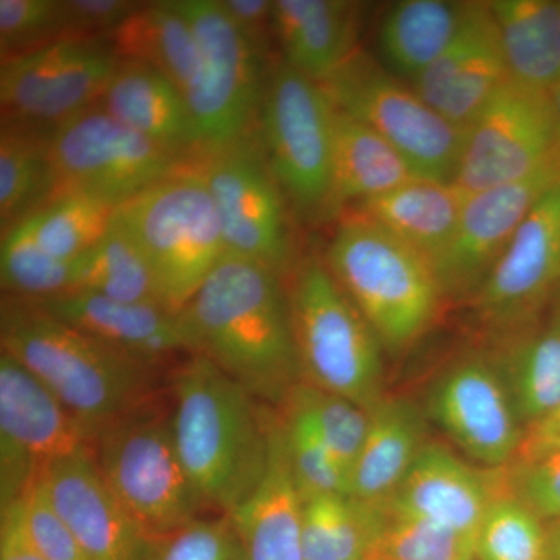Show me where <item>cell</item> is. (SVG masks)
I'll return each instance as SVG.
<instances>
[{"label":"cell","mask_w":560,"mask_h":560,"mask_svg":"<svg viewBox=\"0 0 560 560\" xmlns=\"http://www.w3.org/2000/svg\"><path fill=\"white\" fill-rule=\"evenodd\" d=\"M178 315L191 353L212 361L254 399L283 405L304 382L289 293L265 265L224 254Z\"/></svg>","instance_id":"obj_1"},{"label":"cell","mask_w":560,"mask_h":560,"mask_svg":"<svg viewBox=\"0 0 560 560\" xmlns=\"http://www.w3.org/2000/svg\"><path fill=\"white\" fill-rule=\"evenodd\" d=\"M172 433L202 508L231 515L264 478L270 416L200 353L168 371Z\"/></svg>","instance_id":"obj_2"},{"label":"cell","mask_w":560,"mask_h":560,"mask_svg":"<svg viewBox=\"0 0 560 560\" xmlns=\"http://www.w3.org/2000/svg\"><path fill=\"white\" fill-rule=\"evenodd\" d=\"M2 352L32 372L92 436L161 396L160 368L58 319L38 302L2 294Z\"/></svg>","instance_id":"obj_3"},{"label":"cell","mask_w":560,"mask_h":560,"mask_svg":"<svg viewBox=\"0 0 560 560\" xmlns=\"http://www.w3.org/2000/svg\"><path fill=\"white\" fill-rule=\"evenodd\" d=\"M324 261L389 352L411 348L436 320L445 294L433 264L372 221L342 220Z\"/></svg>","instance_id":"obj_4"},{"label":"cell","mask_w":560,"mask_h":560,"mask_svg":"<svg viewBox=\"0 0 560 560\" xmlns=\"http://www.w3.org/2000/svg\"><path fill=\"white\" fill-rule=\"evenodd\" d=\"M116 219L145 257L162 307L184 311L223 259V232L197 165L121 202Z\"/></svg>","instance_id":"obj_5"},{"label":"cell","mask_w":560,"mask_h":560,"mask_svg":"<svg viewBox=\"0 0 560 560\" xmlns=\"http://www.w3.org/2000/svg\"><path fill=\"white\" fill-rule=\"evenodd\" d=\"M289 300L302 381L372 410L383 399V346L324 259L301 261Z\"/></svg>","instance_id":"obj_6"},{"label":"cell","mask_w":560,"mask_h":560,"mask_svg":"<svg viewBox=\"0 0 560 560\" xmlns=\"http://www.w3.org/2000/svg\"><path fill=\"white\" fill-rule=\"evenodd\" d=\"M95 459L151 539L187 525L205 510L176 451L171 400L160 396L106 425L95 438Z\"/></svg>","instance_id":"obj_7"},{"label":"cell","mask_w":560,"mask_h":560,"mask_svg":"<svg viewBox=\"0 0 560 560\" xmlns=\"http://www.w3.org/2000/svg\"><path fill=\"white\" fill-rule=\"evenodd\" d=\"M335 106L318 81L285 62L272 70L259 110V143L285 200L311 223L330 220Z\"/></svg>","instance_id":"obj_8"},{"label":"cell","mask_w":560,"mask_h":560,"mask_svg":"<svg viewBox=\"0 0 560 560\" xmlns=\"http://www.w3.org/2000/svg\"><path fill=\"white\" fill-rule=\"evenodd\" d=\"M319 84L338 109L368 125L399 151L418 178L453 183L464 130L370 55L353 51Z\"/></svg>","instance_id":"obj_9"},{"label":"cell","mask_w":560,"mask_h":560,"mask_svg":"<svg viewBox=\"0 0 560 560\" xmlns=\"http://www.w3.org/2000/svg\"><path fill=\"white\" fill-rule=\"evenodd\" d=\"M49 151L55 197L84 191L117 205L194 165L121 124L101 103L51 128Z\"/></svg>","instance_id":"obj_10"},{"label":"cell","mask_w":560,"mask_h":560,"mask_svg":"<svg viewBox=\"0 0 560 560\" xmlns=\"http://www.w3.org/2000/svg\"><path fill=\"white\" fill-rule=\"evenodd\" d=\"M200 46L201 68L187 105L200 136L202 156L246 136L259 119L265 80L257 58L220 0H175Z\"/></svg>","instance_id":"obj_11"},{"label":"cell","mask_w":560,"mask_h":560,"mask_svg":"<svg viewBox=\"0 0 560 560\" xmlns=\"http://www.w3.org/2000/svg\"><path fill=\"white\" fill-rule=\"evenodd\" d=\"M195 165L215 202L226 254L265 265L282 278L294 257L289 213L259 140L246 136Z\"/></svg>","instance_id":"obj_12"},{"label":"cell","mask_w":560,"mask_h":560,"mask_svg":"<svg viewBox=\"0 0 560 560\" xmlns=\"http://www.w3.org/2000/svg\"><path fill=\"white\" fill-rule=\"evenodd\" d=\"M120 58L109 36H69L0 68L2 119L55 128L101 102Z\"/></svg>","instance_id":"obj_13"},{"label":"cell","mask_w":560,"mask_h":560,"mask_svg":"<svg viewBox=\"0 0 560 560\" xmlns=\"http://www.w3.org/2000/svg\"><path fill=\"white\" fill-rule=\"evenodd\" d=\"M95 453L94 436L31 371L0 353V504L21 500L54 460Z\"/></svg>","instance_id":"obj_14"},{"label":"cell","mask_w":560,"mask_h":560,"mask_svg":"<svg viewBox=\"0 0 560 560\" xmlns=\"http://www.w3.org/2000/svg\"><path fill=\"white\" fill-rule=\"evenodd\" d=\"M555 154L551 94L510 80L464 131L453 184L469 197L525 178Z\"/></svg>","instance_id":"obj_15"},{"label":"cell","mask_w":560,"mask_h":560,"mask_svg":"<svg viewBox=\"0 0 560 560\" xmlns=\"http://www.w3.org/2000/svg\"><path fill=\"white\" fill-rule=\"evenodd\" d=\"M558 184L555 154L525 178L469 195L451 242L433 260L445 296H474L523 220Z\"/></svg>","instance_id":"obj_16"},{"label":"cell","mask_w":560,"mask_h":560,"mask_svg":"<svg viewBox=\"0 0 560 560\" xmlns=\"http://www.w3.org/2000/svg\"><path fill=\"white\" fill-rule=\"evenodd\" d=\"M560 285V184L526 215L477 293L482 323L501 334L528 327Z\"/></svg>","instance_id":"obj_17"},{"label":"cell","mask_w":560,"mask_h":560,"mask_svg":"<svg viewBox=\"0 0 560 560\" xmlns=\"http://www.w3.org/2000/svg\"><path fill=\"white\" fill-rule=\"evenodd\" d=\"M427 411L482 466L495 469L515 458L523 425L490 357H469L448 368L431 386Z\"/></svg>","instance_id":"obj_18"},{"label":"cell","mask_w":560,"mask_h":560,"mask_svg":"<svg viewBox=\"0 0 560 560\" xmlns=\"http://www.w3.org/2000/svg\"><path fill=\"white\" fill-rule=\"evenodd\" d=\"M51 506L90 560H143L151 537L125 510L95 459L81 453L39 471Z\"/></svg>","instance_id":"obj_19"},{"label":"cell","mask_w":560,"mask_h":560,"mask_svg":"<svg viewBox=\"0 0 560 560\" xmlns=\"http://www.w3.org/2000/svg\"><path fill=\"white\" fill-rule=\"evenodd\" d=\"M510 80L489 3L470 2L448 49L411 86L444 119L466 131Z\"/></svg>","instance_id":"obj_20"},{"label":"cell","mask_w":560,"mask_h":560,"mask_svg":"<svg viewBox=\"0 0 560 560\" xmlns=\"http://www.w3.org/2000/svg\"><path fill=\"white\" fill-rule=\"evenodd\" d=\"M506 493V466L478 469L444 445L429 442L393 499L383 506L477 539L490 504Z\"/></svg>","instance_id":"obj_21"},{"label":"cell","mask_w":560,"mask_h":560,"mask_svg":"<svg viewBox=\"0 0 560 560\" xmlns=\"http://www.w3.org/2000/svg\"><path fill=\"white\" fill-rule=\"evenodd\" d=\"M58 319L143 363L171 371L190 345L179 315L158 304L120 302L84 291L36 301Z\"/></svg>","instance_id":"obj_22"},{"label":"cell","mask_w":560,"mask_h":560,"mask_svg":"<svg viewBox=\"0 0 560 560\" xmlns=\"http://www.w3.org/2000/svg\"><path fill=\"white\" fill-rule=\"evenodd\" d=\"M98 103L110 116L180 161L195 164L201 160L194 114L178 88L160 70L120 60Z\"/></svg>","instance_id":"obj_23"},{"label":"cell","mask_w":560,"mask_h":560,"mask_svg":"<svg viewBox=\"0 0 560 560\" xmlns=\"http://www.w3.org/2000/svg\"><path fill=\"white\" fill-rule=\"evenodd\" d=\"M304 500L291 470L280 418L270 416L267 470L230 515L248 560H302Z\"/></svg>","instance_id":"obj_24"},{"label":"cell","mask_w":560,"mask_h":560,"mask_svg":"<svg viewBox=\"0 0 560 560\" xmlns=\"http://www.w3.org/2000/svg\"><path fill=\"white\" fill-rule=\"evenodd\" d=\"M422 412L407 399L383 397L370 410V429L350 471L349 495L382 506L407 478L427 442Z\"/></svg>","instance_id":"obj_25"},{"label":"cell","mask_w":560,"mask_h":560,"mask_svg":"<svg viewBox=\"0 0 560 560\" xmlns=\"http://www.w3.org/2000/svg\"><path fill=\"white\" fill-rule=\"evenodd\" d=\"M360 5L348 0H275V36L283 62L326 80L357 50Z\"/></svg>","instance_id":"obj_26"},{"label":"cell","mask_w":560,"mask_h":560,"mask_svg":"<svg viewBox=\"0 0 560 560\" xmlns=\"http://www.w3.org/2000/svg\"><path fill=\"white\" fill-rule=\"evenodd\" d=\"M466 200L453 183L415 178L353 206V215L388 231L433 264L451 242Z\"/></svg>","instance_id":"obj_27"},{"label":"cell","mask_w":560,"mask_h":560,"mask_svg":"<svg viewBox=\"0 0 560 560\" xmlns=\"http://www.w3.org/2000/svg\"><path fill=\"white\" fill-rule=\"evenodd\" d=\"M335 106V105H334ZM418 178L408 161L368 125L335 106L331 219Z\"/></svg>","instance_id":"obj_28"},{"label":"cell","mask_w":560,"mask_h":560,"mask_svg":"<svg viewBox=\"0 0 560 560\" xmlns=\"http://www.w3.org/2000/svg\"><path fill=\"white\" fill-rule=\"evenodd\" d=\"M470 2L401 0L383 14L377 47L388 72L411 83L448 49Z\"/></svg>","instance_id":"obj_29"},{"label":"cell","mask_w":560,"mask_h":560,"mask_svg":"<svg viewBox=\"0 0 560 560\" xmlns=\"http://www.w3.org/2000/svg\"><path fill=\"white\" fill-rule=\"evenodd\" d=\"M499 28L510 77L530 90L548 92L560 84V2H488Z\"/></svg>","instance_id":"obj_30"},{"label":"cell","mask_w":560,"mask_h":560,"mask_svg":"<svg viewBox=\"0 0 560 560\" xmlns=\"http://www.w3.org/2000/svg\"><path fill=\"white\" fill-rule=\"evenodd\" d=\"M109 38L120 60L139 61L160 70L184 98L194 88L201 68L200 46L190 21L175 0L143 3Z\"/></svg>","instance_id":"obj_31"},{"label":"cell","mask_w":560,"mask_h":560,"mask_svg":"<svg viewBox=\"0 0 560 560\" xmlns=\"http://www.w3.org/2000/svg\"><path fill=\"white\" fill-rule=\"evenodd\" d=\"M490 360L523 429L560 407V330L555 324L504 334Z\"/></svg>","instance_id":"obj_32"},{"label":"cell","mask_w":560,"mask_h":560,"mask_svg":"<svg viewBox=\"0 0 560 560\" xmlns=\"http://www.w3.org/2000/svg\"><path fill=\"white\" fill-rule=\"evenodd\" d=\"M51 128L2 119L0 128V226L2 232L38 212L55 197Z\"/></svg>","instance_id":"obj_33"},{"label":"cell","mask_w":560,"mask_h":560,"mask_svg":"<svg viewBox=\"0 0 560 560\" xmlns=\"http://www.w3.org/2000/svg\"><path fill=\"white\" fill-rule=\"evenodd\" d=\"M381 506L345 495L304 501L302 560H366L381 528Z\"/></svg>","instance_id":"obj_34"},{"label":"cell","mask_w":560,"mask_h":560,"mask_svg":"<svg viewBox=\"0 0 560 560\" xmlns=\"http://www.w3.org/2000/svg\"><path fill=\"white\" fill-rule=\"evenodd\" d=\"M70 291L162 307L153 272L116 215L102 241L73 265Z\"/></svg>","instance_id":"obj_35"},{"label":"cell","mask_w":560,"mask_h":560,"mask_svg":"<svg viewBox=\"0 0 560 560\" xmlns=\"http://www.w3.org/2000/svg\"><path fill=\"white\" fill-rule=\"evenodd\" d=\"M119 206L97 195L65 191L27 219L50 256L77 261L102 241Z\"/></svg>","instance_id":"obj_36"},{"label":"cell","mask_w":560,"mask_h":560,"mask_svg":"<svg viewBox=\"0 0 560 560\" xmlns=\"http://www.w3.org/2000/svg\"><path fill=\"white\" fill-rule=\"evenodd\" d=\"M73 265L75 261H65L50 256L39 245L28 219L2 232V294L33 301L60 296L72 289Z\"/></svg>","instance_id":"obj_37"},{"label":"cell","mask_w":560,"mask_h":560,"mask_svg":"<svg viewBox=\"0 0 560 560\" xmlns=\"http://www.w3.org/2000/svg\"><path fill=\"white\" fill-rule=\"evenodd\" d=\"M282 407L285 415L301 419L318 434L350 478L370 429V411L305 382L291 390Z\"/></svg>","instance_id":"obj_38"},{"label":"cell","mask_w":560,"mask_h":560,"mask_svg":"<svg viewBox=\"0 0 560 560\" xmlns=\"http://www.w3.org/2000/svg\"><path fill=\"white\" fill-rule=\"evenodd\" d=\"M377 541L371 556L382 560H477V539L438 523L381 506Z\"/></svg>","instance_id":"obj_39"},{"label":"cell","mask_w":560,"mask_h":560,"mask_svg":"<svg viewBox=\"0 0 560 560\" xmlns=\"http://www.w3.org/2000/svg\"><path fill=\"white\" fill-rule=\"evenodd\" d=\"M547 526L506 493L490 504L477 534V560H545Z\"/></svg>","instance_id":"obj_40"},{"label":"cell","mask_w":560,"mask_h":560,"mask_svg":"<svg viewBox=\"0 0 560 560\" xmlns=\"http://www.w3.org/2000/svg\"><path fill=\"white\" fill-rule=\"evenodd\" d=\"M280 422L291 470L302 500L330 495L348 497L349 474L318 434L307 423L285 412Z\"/></svg>","instance_id":"obj_41"},{"label":"cell","mask_w":560,"mask_h":560,"mask_svg":"<svg viewBox=\"0 0 560 560\" xmlns=\"http://www.w3.org/2000/svg\"><path fill=\"white\" fill-rule=\"evenodd\" d=\"M143 560H248L230 515L195 518L151 540Z\"/></svg>","instance_id":"obj_42"},{"label":"cell","mask_w":560,"mask_h":560,"mask_svg":"<svg viewBox=\"0 0 560 560\" xmlns=\"http://www.w3.org/2000/svg\"><path fill=\"white\" fill-rule=\"evenodd\" d=\"M68 38L61 0H0L2 60Z\"/></svg>","instance_id":"obj_43"},{"label":"cell","mask_w":560,"mask_h":560,"mask_svg":"<svg viewBox=\"0 0 560 560\" xmlns=\"http://www.w3.org/2000/svg\"><path fill=\"white\" fill-rule=\"evenodd\" d=\"M508 488L544 523L560 518V453L512 460L506 466Z\"/></svg>","instance_id":"obj_44"},{"label":"cell","mask_w":560,"mask_h":560,"mask_svg":"<svg viewBox=\"0 0 560 560\" xmlns=\"http://www.w3.org/2000/svg\"><path fill=\"white\" fill-rule=\"evenodd\" d=\"M22 504L28 533L44 559L90 560L72 530L51 506L39 475L22 497Z\"/></svg>","instance_id":"obj_45"},{"label":"cell","mask_w":560,"mask_h":560,"mask_svg":"<svg viewBox=\"0 0 560 560\" xmlns=\"http://www.w3.org/2000/svg\"><path fill=\"white\" fill-rule=\"evenodd\" d=\"M142 5L135 0H61L66 36H110Z\"/></svg>","instance_id":"obj_46"},{"label":"cell","mask_w":560,"mask_h":560,"mask_svg":"<svg viewBox=\"0 0 560 560\" xmlns=\"http://www.w3.org/2000/svg\"><path fill=\"white\" fill-rule=\"evenodd\" d=\"M243 39L261 62H267L275 36V2L271 0H220Z\"/></svg>","instance_id":"obj_47"},{"label":"cell","mask_w":560,"mask_h":560,"mask_svg":"<svg viewBox=\"0 0 560 560\" xmlns=\"http://www.w3.org/2000/svg\"><path fill=\"white\" fill-rule=\"evenodd\" d=\"M0 511V560H46L28 533L22 499Z\"/></svg>","instance_id":"obj_48"},{"label":"cell","mask_w":560,"mask_h":560,"mask_svg":"<svg viewBox=\"0 0 560 560\" xmlns=\"http://www.w3.org/2000/svg\"><path fill=\"white\" fill-rule=\"evenodd\" d=\"M560 453V407L523 429V436L515 458L523 460Z\"/></svg>","instance_id":"obj_49"},{"label":"cell","mask_w":560,"mask_h":560,"mask_svg":"<svg viewBox=\"0 0 560 560\" xmlns=\"http://www.w3.org/2000/svg\"><path fill=\"white\" fill-rule=\"evenodd\" d=\"M547 526V552L545 560H560V518L545 523Z\"/></svg>","instance_id":"obj_50"},{"label":"cell","mask_w":560,"mask_h":560,"mask_svg":"<svg viewBox=\"0 0 560 560\" xmlns=\"http://www.w3.org/2000/svg\"><path fill=\"white\" fill-rule=\"evenodd\" d=\"M551 101L556 117V156L560 160V84L551 91Z\"/></svg>","instance_id":"obj_51"},{"label":"cell","mask_w":560,"mask_h":560,"mask_svg":"<svg viewBox=\"0 0 560 560\" xmlns=\"http://www.w3.org/2000/svg\"><path fill=\"white\" fill-rule=\"evenodd\" d=\"M552 324L560 330V305L558 308V313H556L555 319H552Z\"/></svg>","instance_id":"obj_52"},{"label":"cell","mask_w":560,"mask_h":560,"mask_svg":"<svg viewBox=\"0 0 560 560\" xmlns=\"http://www.w3.org/2000/svg\"><path fill=\"white\" fill-rule=\"evenodd\" d=\"M366 560H382V559L375 558V556H370V558H368Z\"/></svg>","instance_id":"obj_53"}]
</instances>
